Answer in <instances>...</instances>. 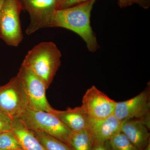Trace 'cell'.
I'll return each mask as SVG.
<instances>
[{"mask_svg": "<svg viewBox=\"0 0 150 150\" xmlns=\"http://www.w3.org/2000/svg\"><path fill=\"white\" fill-rule=\"evenodd\" d=\"M96 1L88 0L67 8L56 9L48 27H61L71 30L83 39L90 52H95L99 46L91 25L90 18Z\"/></svg>", "mask_w": 150, "mask_h": 150, "instance_id": "cell-1", "label": "cell"}, {"mask_svg": "<svg viewBox=\"0 0 150 150\" xmlns=\"http://www.w3.org/2000/svg\"><path fill=\"white\" fill-rule=\"evenodd\" d=\"M62 56L54 42H41L28 52L21 65L41 79L48 89L61 66Z\"/></svg>", "mask_w": 150, "mask_h": 150, "instance_id": "cell-2", "label": "cell"}, {"mask_svg": "<svg viewBox=\"0 0 150 150\" xmlns=\"http://www.w3.org/2000/svg\"><path fill=\"white\" fill-rule=\"evenodd\" d=\"M20 118L31 131L43 132L67 144L71 134L72 131L52 112L28 107Z\"/></svg>", "mask_w": 150, "mask_h": 150, "instance_id": "cell-3", "label": "cell"}, {"mask_svg": "<svg viewBox=\"0 0 150 150\" xmlns=\"http://www.w3.org/2000/svg\"><path fill=\"white\" fill-rule=\"evenodd\" d=\"M17 76L26 96L28 107L33 110L52 112L54 108L46 98L47 88L42 80L22 65Z\"/></svg>", "mask_w": 150, "mask_h": 150, "instance_id": "cell-4", "label": "cell"}, {"mask_svg": "<svg viewBox=\"0 0 150 150\" xmlns=\"http://www.w3.org/2000/svg\"><path fill=\"white\" fill-rule=\"evenodd\" d=\"M22 10L19 0H5L0 16V38L7 45L17 47L23 39L20 13Z\"/></svg>", "mask_w": 150, "mask_h": 150, "instance_id": "cell-5", "label": "cell"}, {"mask_svg": "<svg viewBox=\"0 0 150 150\" xmlns=\"http://www.w3.org/2000/svg\"><path fill=\"white\" fill-rule=\"evenodd\" d=\"M28 107L26 96L17 76L0 86V111L12 119L20 118Z\"/></svg>", "mask_w": 150, "mask_h": 150, "instance_id": "cell-6", "label": "cell"}, {"mask_svg": "<svg viewBox=\"0 0 150 150\" xmlns=\"http://www.w3.org/2000/svg\"><path fill=\"white\" fill-rule=\"evenodd\" d=\"M23 10L29 14L30 21L26 30L30 35L38 30L48 27L53 13L57 9V0H19Z\"/></svg>", "mask_w": 150, "mask_h": 150, "instance_id": "cell-7", "label": "cell"}, {"mask_svg": "<svg viewBox=\"0 0 150 150\" xmlns=\"http://www.w3.org/2000/svg\"><path fill=\"white\" fill-rule=\"evenodd\" d=\"M150 86L131 99L116 103L114 115L119 121L144 120L150 123Z\"/></svg>", "mask_w": 150, "mask_h": 150, "instance_id": "cell-8", "label": "cell"}, {"mask_svg": "<svg viewBox=\"0 0 150 150\" xmlns=\"http://www.w3.org/2000/svg\"><path fill=\"white\" fill-rule=\"evenodd\" d=\"M116 103L93 86L84 95L81 106L89 118L101 119L114 114Z\"/></svg>", "mask_w": 150, "mask_h": 150, "instance_id": "cell-9", "label": "cell"}, {"mask_svg": "<svg viewBox=\"0 0 150 150\" xmlns=\"http://www.w3.org/2000/svg\"><path fill=\"white\" fill-rule=\"evenodd\" d=\"M122 122L114 115L101 119L89 118L88 129L96 144H103L121 132Z\"/></svg>", "mask_w": 150, "mask_h": 150, "instance_id": "cell-10", "label": "cell"}, {"mask_svg": "<svg viewBox=\"0 0 150 150\" xmlns=\"http://www.w3.org/2000/svg\"><path fill=\"white\" fill-rule=\"evenodd\" d=\"M150 124L142 119L122 121L121 131L139 150H144L150 143Z\"/></svg>", "mask_w": 150, "mask_h": 150, "instance_id": "cell-11", "label": "cell"}, {"mask_svg": "<svg viewBox=\"0 0 150 150\" xmlns=\"http://www.w3.org/2000/svg\"><path fill=\"white\" fill-rule=\"evenodd\" d=\"M51 112L73 132L88 129L89 117L82 106L73 108H69L65 110L54 109Z\"/></svg>", "mask_w": 150, "mask_h": 150, "instance_id": "cell-12", "label": "cell"}, {"mask_svg": "<svg viewBox=\"0 0 150 150\" xmlns=\"http://www.w3.org/2000/svg\"><path fill=\"white\" fill-rule=\"evenodd\" d=\"M11 131L16 136L23 150H46L33 131L25 126L20 118L12 120Z\"/></svg>", "mask_w": 150, "mask_h": 150, "instance_id": "cell-13", "label": "cell"}, {"mask_svg": "<svg viewBox=\"0 0 150 150\" xmlns=\"http://www.w3.org/2000/svg\"><path fill=\"white\" fill-rule=\"evenodd\" d=\"M67 144L73 150H92L95 145L88 129L78 132L72 131Z\"/></svg>", "mask_w": 150, "mask_h": 150, "instance_id": "cell-14", "label": "cell"}, {"mask_svg": "<svg viewBox=\"0 0 150 150\" xmlns=\"http://www.w3.org/2000/svg\"><path fill=\"white\" fill-rule=\"evenodd\" d=\"M46 150H73L69 145L56 138L40 131H33Z\"/></svg>", "mask_w": 150, "mask_h": 150, "instance_id": "cell-15", "label": "cell"}, {"mask_svg": "<svg viewBox=\"0 0 150 150\" xmlns=\"http://www.w3.org/2000/svg\"><path fill=\"white\" fill-rule=\"evenodd\" d=\"M0 150H23L20 143L13 131L0 133Z\"/></svg>", "mask_w": 150, "mask_h": 150, "instance_id": "cell-16", "label": "cell"}, {"mask_svg": "<svg viewBox=\"0 0 150 150\" xmlns=\"http://www.w3.org/2000/svg\"><path fill=\"white\" fill-rule=\"evenodd\" d=\"M112 150H139L122 132H120L108 141Z\"/></svg>", "mask_w": 150, "mask_h": 150, "instance_id": "cell-17", "label": "cell"}, {"mask_svg": "<svg viewBox=\"0 0 150 150\" xmlns=\"http://www.w3.org/2000/svg\"><path fill=\"white\" fill-rule=\"evenodd\" d=\"M135 4L147 9L150 6V0H118V5L121 8L126 7Z\"/></svg>", "mask_w": 150, "mask_h": 150, "instance_id": "cell-18", "label": "cell"}, {"mask_svg": "<svg viewBox=\"0 0 150 150\" xmlns=\"http://www.w3.org/2000/svg\"><path fill=\"white\" fill-rule=\"evenodd\" d=\"M12 120L8 116L0 111V133L11 130Z\"/></svg>", "mask_w": 150, "mask_h": 150, "instance_id": "cell-19", "label": "cell"}, {"mask_svg": "<svg viewBox=\"0 0 150 150\" xmlns=\"http://www.w3.org/2000/svg\"><path fill=\"white\" fill-rule=\"evenodd\" d=\"M87 1L88 0H64L58 5L57 9L67 8L77 5Z\"/></svg>", "mask_w": 150, "mask_h": 150, "instance_id": "cell-20", "label": "cell"}, {"mask_svg": "<svg viewBox=\"0 0 150 150\" xmlns=\"http://www.w3.org/2000/svg\"><path fill=\"white\" fill-rule=\"evenodd\" d=\"M110 148V145L108 141L103 144H95L92 150H109Z\"/></svg>", "mask_w": 150, "mask_h": 150, "instance_id": "cell-21", "label": "cell"}, {"mask_svg": "<svg viewBox=\"0 0 150 150\" xmlns=\"http://www.w3.org/2000/svg\"><path fill=\"white\" fill-rule=\"evenodd\" d=\"M5 0H0V16H1V11L2 8L3 4L4 3Z\"/></svg>", "mask_w": 150, "mask_h": 150, "instance_id": "cell-22", "label": "cell"}, {"mask_svg": "<svg viewBox=\"0 0 150 150\" xmlns=\"http://www.w3.org/2000/svg\"><path fill=\"white\" fill-rule=\"evenodd\" d=\"M150 143H149V144H148V145L146 147V148L144 149V150H150Z\"/></svg>", "mask_w": 150, "mask_h": 150, "instance_id": "cell-23", "label": "cell"}, {"mask_svg": "<svg viewBox=\"0 0 150 150\" xmlns=\"http://www.w3.org/2000/svg\"><path fill=\"white\" fill-rule=\"evenodd\" d=\"M64 1V0H57V2H58V4H59V3L62 2V1Z\"/></svg>", "mask_w": 150, "mask_h": 150, "instance_id": "cell-24", "label": "cell"}, {"mask_svg": "<svg viewBox=\"0 0 150 150\" xmlns=\"http://www.w3.org/2000/svg\"><path fill=\"white\" fill-rule=\"evenodd\" d=\"M109 150H111V149H110H110H109Z\"/></svg>", "mask_w": 150, "mask_h": 150, "instance_id": "cell-25", "label": "cell"}]
</instances>
